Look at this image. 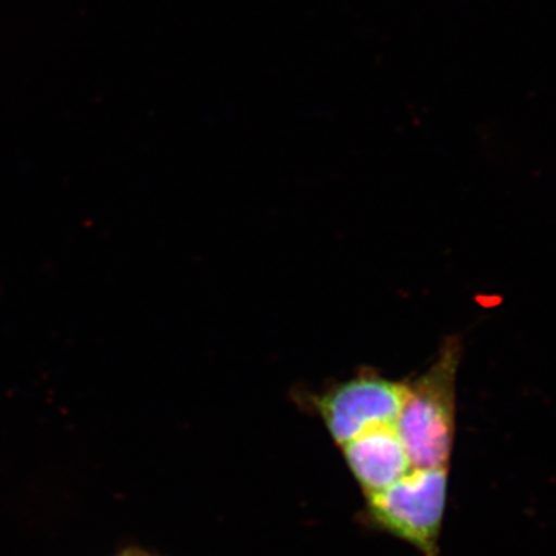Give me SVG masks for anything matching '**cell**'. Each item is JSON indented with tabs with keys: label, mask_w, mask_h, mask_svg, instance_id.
I'll return each mask as SVG.
<instances>
[{
	"label": "cell",
	"mask_w": 556,
	"mask_h": 556,
	"mask_svg": "<svg viewBox=\"0 0 556 556\" xmlns=\"http://www.w3.org/2000/svg\"><path fill=\"white\" fill-rule=\"evenodd\" d=\"M460 356V339H447L433 365L407 383V394L394 428L412 468H448L455 444Z\"/></svg>",
	"instance_id": "obj_1"
},
{
	"label": "cell",
	"mask_w": 556,
	"mask_h": 556,
	"mask_svg": "<svg viewBox=\"0 0 556 556\" xmlns=\"http://www.w3.org/2000/svg\"><path fill=\"white\" fill-rule=\"evenodd\" d=\"M447 486L448 468H412L393 485L367 495L368 517L424 556H439Z\"/></svg>",
	"instance_id": "obj_2"
},
{
	"label": "cell",
	"mask_w": 556,
	"mask_h": 556,
	"mask_svg": "<svg viewBox=\"0 0 556 556\" xmlns=\"http://www.w3.org/2000/svg\"><path fill=\"white\" fill-rule=\"evenodd\" d=\"M405 394L407 383L365 369L320 396H313V401L328 433L342 447L371 428L394 426Z\"/></svg>",
	"instance_id": "obj_3"
},
{
	"label": "cell",
	"mask_w": 556,
	"mask_h": 556,
	"mask_svg": "<svg viewBox=\"0 0 556 556\" xmlns=\"http://www.w3.org/2000/svg\"><path fill=\"white\" fill-rule=\"evenodd\" d=\"M343 456L365 495L386 490L412 470L394 426H380L343 444Z\"/></svg>",
	"instance_id": "obj_4"
},
{
	"label": "cell",
	"mask_w": 556,
	"mask_h": 556,
	"mask_svg": "<svg viewBox=\"0 0 556 556\" xmlns=\"http://www.w3.org/2000/svg\"><path fill=\"white\" fill-rule=\"evenodd\" d=\"M124 556H137V555H124Z\"/></svg>",
	"instance_id": "obj_5"
}]
</instances>
